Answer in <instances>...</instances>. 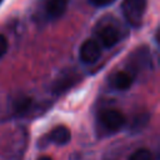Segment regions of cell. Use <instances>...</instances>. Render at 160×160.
<instances>
[{
    "instance_id": "11",
    "label": "cell",
    "mask_w": 160,
    "mask_h": 160,
    "mask_svg": "<svg viewBox=\"0 0 160 160\" xmlns=\"http://www.w3.org/2000/svg\"><path fill=\"white\" fill-rule=\"evenodd\" d=\"M39 160H52L50 156H41V158H39Z\"/></svg>"
},
{
    "instance_id": "1",
    "label": "cell",
    "mask_w": 160,
    "mask_h": 160,
    "mask_svg": "<svg viewBox=\"0 0 160 160\" xmlns=\"http://www.w3.org/2000/svg\"><path fill=\"white\" fill-rule=\"evenodd\" d=\"M146 4H148V0H124L122 1V5H121L122 14L130 25L135 28L141 25L144 14L146 11Z\"/></svg>"
},
{
    "instance_id": "10",
    "label": "cell",
    "mask_w": 160,
    "mask_h": 160,
    "mask_svg": "<svg viewBox=\"0 0 160 160\" xmlns=\"http://www.w3.org/2000/svg\"><path fill=\"white\" fill-rule=\"evenodd\" d=\"M94 6H98V8H102V6H106L109 5L112 0H89Z\"/></svg>"
},
{
    "instance_id": "2",
    "label": "cell",
    "mask_w": 160,
    "mask_h": 160,
    "mask_svg": "<svg viewBox=\"0 0 160 160\" xmlns=\"http://www.w3.org/2000/svg\"><path fill=\"white\" fill-rule=\"evenodd\" d=\"M100 122L102 124V126L109 130V131H118L120 130L124 124H125V116L122 115V112L114 110V109H108L104 110L100 114Z\"/></svg>"
},
{
    "instance_id": "3",
    "label": "cell",
    "mask_w": 160,
    "mask_h": 160,
    "mask_svg": "<svg viewBox=\"0 0 160 160\" xmlns=\"http://www.w3.org/2000/svg\"><path fill=\"white\" fill-rule=\"evenodd\" d=\"M79 56L80 60L85 64H92L96 60H99V58L101 56V48L99 42L92 39L85 40L80 46Z\"/></svg>"
},
{
    "instance_id": "5",
    "label": "cell",
    "mask_w": 160,
    "mask_h": 160,
    "mask_svg": "<svg viewBox=\"0 0 160 160\" xmlns=\"http://www.w3.org/2000/svg\"><path fill=\"white\" fill-rule=\"evenodd\" d=\"M68 8V0H48L45 4V12L50 19L60 18Z\"/></svg>"
},
{
    "instance_id": "8",
    "label": "cell",
    "mask_w": 160,
    "mask_h": 160,
    "mask_svg": "<svg viewBox=\"0 0 160 160\" xmlns=\"http://www.w3.org/2000/svg\"><path fill=\"white\" fill-rule=\"evenodd\" d=\"M129 160H155L152 152L149 150V149H138L135 150L130 156H129Z\"/></svg>"
},
{
    "instance_id": "7",
    "label": "cell",
    "mask_w": 160,
    "mask_h": 160,
    "mask_svg": "<svg viewBox=\"0 0 160 160\" xmlns=\"http://www.w3.org/2000/svg\"><path fill=\"white\" fill-rule=\"evenodd\" d=\"M112 86L118 90H126L132 84V76L126 71H119L116 72L111 79Z\"/></svg>"
},
{
    "instance_id": "12",
    "label": "cell",
    "mask_w": 160,
    "mask_h": 160,
    "mask_svg": "<svg viewBox=\"0 0 160 160\" xmlns=\"http://www.w3.org/2000/svg\"><path fill=\"white\" fill-rule=\"evenodd\" d=\"M0 1H1V0H0Z\"/></svg>"
},
{
    "instance_id": "6",
    "label": "cell",
    "mask_w": 160,
    "mask_h": 160,
    "mask_svg": "<svg viewBox=\"0 0 160 160\" xmlns=\"http://www.w3.org/2000/svg\"><path fill=\"white\" fill-rule=\"evenodd\" d=\"M71 139V132L65 125H59L54 128L50 132V141L56 145H66Z\"/></svg>"
},
{
    "instance_id": "9",
    "label": "cell",
    "mask_w": 160,
    "mask_h": 160,
    "mask_svg": "<svg viewBox=\"0 0 160 160\" xmlns=\"http://www.w3.org/2000/svg\"><path fill=\"white\" fill-rule=\"evenodd\" d=\"M8 48H9V44H8V40L4 35L0 34V58L4 56L8 51Z\"/></svg>"
},
{
    "instance_id": "4",
    "label": "cell",
    "mask_w": 160,
    "mask_h": 160,
    "mask_svg": "<svg viewBox=\"0 0 160 160\" xmlns=\"http://www.w3.org/2000/svg\"><path fill=\"white\" fill-rule=\"evenodd\" d=\"M99 39L105 48H112L120 40V34L115 26L106 25L99 31Z\"/></svg>"
}]
</instances>
